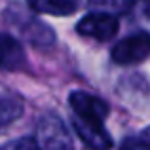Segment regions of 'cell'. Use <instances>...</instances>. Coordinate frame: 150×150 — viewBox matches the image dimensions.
Returning <instances> with one entry per match:
<instances>
[{"mask_svg": "<svg viewBox=\"0 0 150 150\" xmlns=\"http://www.w3.org/2000/svg\"><path fill=\"white\" fill-rule=\"evenodd\" d=\"M34 141L38 150H72V139L65 124L55 116H44L38 122Z\"/></svg>", "mask_w": 150, "mask_h": 150, "instance_id": "6da1fadb", "label": "cell"}, {"mask_svg": "<svg viewBox=\"0 0 150 150\" xmlns=\"http://www.w3.org/2000/svg\"><path fill=\"white\" fill-rule=\"evenodd\" d=\"M118 19L114 13H106V11H93L82 17L76 25L78 34L88 38H95L99 42H108L116 36L118 33Z\"/></svg>", "mask_w": 150, "mask_h": 150, "instance_id": "7a4b0ae2", "label": "cell"}, {"mask_svg": "<svg viewBox=\"0 0 150 150\" xmlns=\"http://www.w3.org/2000/svg\"><path fill=\"white\" fill-rule=\"evenodd\" d=\"M150 55V34L137 33L120 40L112 48V59L118 65H133L141 63Z\"/></svg>", "mask_w": 150, "mask_h": 150, "instance_id": "3957f363", "label": "cell"}, {"mask_svg": "<svg viewBox=\"0 0 150 150\" xmlns=\"http://www.w3.org/2000/svg\"><path fill=\"white\" fill-rule=\"evenodd\" d=\"M74 129H76L78 137L91 150H110V146H112V139H110L108 131L105 129V122L76 116L74 118Z\"/></svg>", "mask_w": 150, "mask_h": 150, "instance_id": "277c9868", "label": "cell"}, {"mask_svg": "<svg viewBox=\"0 0 150 150\" xmlns=\"http://www.w3.org/2000/svg\"><path fill=\"white\" fill-rule=\"evenodd\" d=\"M69 101H70V106H72L74 114L80 118L105 122V118L108 116V105L103 99H99V97L89 95L86 91H72Z\"/></svg>", "mask_w": 150, "mask_h": 150, "instance_id": "5b68a950", "label": "cell"}, {"mask_svg": "<svg viewBox=\"0 0 150 150\" xmlns=\"http://www.w3.org/2000/svg\"><path fill=\"white\" fill-rule=\"evenodd\" d=\"M25 65V51L23 46L13 36L0 33V69L17 70Z\"/></svg>", "mask_w": 150, "mask_h": 150, "instance_id": "8992f818", "label": "cell"}, {"mask_svg": "<svg viewBox=\"0 0 150 150\" xmlns=\"http://www.w3.org/2000/svg\"><path fill=\"white\" fill-rule=\"evenodd\" d=\"M38 13L50 15H72L80 6V0H27Z\"/></svg>", "mask_w": 150, "mask_h": 150, "instance_id": "52a82bcc", "label": "cell"}, {"mask_svg": "<svg viewBox=\"0 0 150 150\" xmlns=\"http://www.w3.org/2000/svg\"><path fill=\"white\" fill-rule=\"evenodd\" d=\"M133 2L135 0H88L91 10L106 13H125L133 6Z\"/></svg>", "mask_w": 150, "mask_h": 150, "instance_id": "ba28073f", "label": "cell"}, {"mask_svg": "<svg viewBox=\"0 0 150 150\" xmlns=\"http://www.w3.org/2000/svg\"><path fill=\"white\" fill-rule=\"evenodd\" d=\"M23 112V105L17 99H0V125L17 120Z\"/></svg>", "mask_w": 150, "mask_h": 150, "instance_id": "9c48e42d", "label": "cell"}, {"mask_svg": "<svg viewBox=\"0 0 150 150\" xmlns=\"http://www.w3.org/2000/svg\"><path fill=\"white\" fill-rule=\"evenodd\" d=\"M0 150H38V144L33 137H21V139H15V141L2 144Z\"/></svg>", "mask_w": 150, "mask_h": 150, "instance_id": "30bf717a", "label": "cell"}, {"mask_svg": "<svg viewBox=\"0 0 150 150\" xmlns=\"http://www.w3.org/2000/svg\"><path fill=\"white\" fill-rule=\"evenodd\" d=\"M120 150H150V143L143 137H127L120 144Z\"/></svg>", "mask_w": 150, "mask_h": 150, "instance_id": "8fae6325", "label": "cell"}, {"mask_svg": "<svg viewBox=\"0 0 150 150\" xmlns=\"http://www.w3.org/2000/svg\"><path fill=\"white\" fill-rule=\"evenodd\" d=\"M144 4H146V13L150 15V0H144Z\"/></svg>", "mask_w": 150, "mask_h": 150, "instance_id": "7c38bea8", "label": "cell"}]
</instances>
